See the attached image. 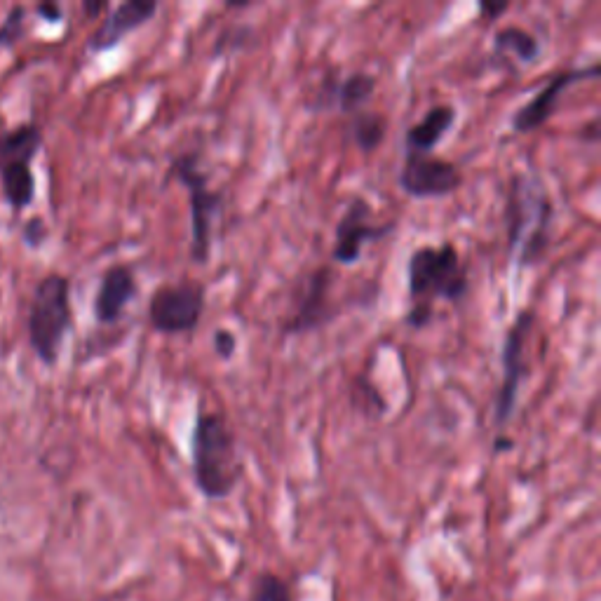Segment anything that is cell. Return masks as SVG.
<instances>
[{
	"label": "cell",
	"instance_id": "cell-1",
	"mask_svg": "<svg viewBox=\"0 0 601 601\" xmlns=\"http://www.w3.org/2000/svg\"><path fill=\"white\" fill-rule=\"evenodd\" d=\"M555 231V202L538 172H515L505 198L508 254L519 268H533L545 259Z\"/></svg>",
	"mask_w": 601,
	"mask_h": 601
},
{
	"label": "cell",
	"instance_id": "cell-2",
	"mask_svg": "<svg viewBox=\"0 0 601 601\" xmlns=\"http://www.w3.org/2000/svg\"><path fill=\"white\" fill-rule=\"evenodd\" d=\"M191 470L207 501H224L245 475L238 440L221 414L200 411L191 432Z\"/></svg>",
	"mask_w": 601,
	"mask_h": 601
},
{
	"label": "cell",
	"instance_id": "cell-3",
	"mask_svg": "<svg viewBox=\"0 0 601 601\" xmlns=\"http://www.w3.org/2000/svg\"><path fill=\"white\" fill-rule=\"evenodd\" d=\"M407 285L411 303H435V299L458 303L470 289L468 268L454 242L440 247H418L407 261Z\"/></svg>",
	"mask_w": 601,
	"mask_h": 601
},
{
	"label": "cell",
	"instance_id": "cell-4",
	"mask_svg": "<svg viewBox=\"0 0 601 601\" xmlns=\"http://www.w3.org/2000/svg\"><path fill=\"white\" fill-rule=\"evenodd\" d=\"M170 174L186 186L191 198V259L207 263L212 259L214 219L224 207V193L209 186V174L200 167V153H181L172 160Z\"/></svg>",
	"mask_w": 601,
	"mask_h": 601
},
{
	"label": "cell",
	"instance_id": "cell-5",
	"mask_svg": "<svg viewBox=\"0 0 601 601\" xmlns=\"http://www.w3.org/2000/svg\"><path fill=\"white\" fill-rule=\"evenodd\" d=\"M69 280L62 275H50L40 282L33 296L29 313V339L40 360L57 362L64 336L71 329V299Z\"/></svg>",
	"mask_w": 601,
	"mask_h": 601
},
{
	"label": "cell",
	"instance_id": "cell-6",
	"mask_svg": "<svg viewBox=\"0 0 601 601\" xmlns=\"http://www.w3.org/2000/svg\"><path fill=\"white\" fill-rule=\"evenodd\" d=\"M205 285L193 280L155 289L148 303V324L165 336L191 334L205 315Z\"/></svg>",
	"mask_w": 601,
	"mask_h": 601
},
{
	"label": "cell",
	"instance_id": "cell-7",
	"mask_svg": "<svg viewBox=\"0 0 601 601\" xmlns=\"http://www.w3.org/2000/svg\"><path fill=\"white\" fill-rule=\"evenodd\" d=\"M533 310H522L515 317V322L510 324V329L505 332V341H503V350H501V362H503V383L498 388V397H496V414H494V423L498 428H505L512 421V414H515L517 400H519V388H522V381L526 376V341H529V334L533 329Z\"/></svg>",
	"mask_w": 601,
	"mask_h": 601
},
{
	"label": "cell",
	"instance_id": "cell-8",
	"mask_svg": "<svg viewBox=\"0 0 601 601\" xmlns=\"http://www.w3.org/2000/svg\"><path fill=\"white\" fill-rule=\"evenodd\" d=\"M463 186V174L451 160L432 153H407L400 172V188L414 200L447 198Z\"/></svg>",
	"mask_w": 601,
	"mask_h": 601
},
{
	"label": "cell",
	"instance_id": "cell-9",
	"mask_svg": "<svg viewBox=\"0 0 601 601\" xmlns=\"http://www.w3.org/2000/svg\"><path fill=\"white\" fill-rule=\"evenodd\" d=\"M374 212L371 205L364 198H353L346 209V214L341 216L336 224V240H334V263L341 266H353L362 259L364 245L367 242H378L388 238L395 231L393 221L388 224H374Z\"/></svg>",
	"mask_w": 601,
	"mask_h": 601
},
{
	"label": "cell",
	"instance_id": "cell-10",
	"mask_svg": "<svg viewBox=\"0 0 601 601\" xmlns=\"http://www.w3.org/2000/svg\"><path fill=\"white\" fill-rule=\"evenodd\" d=\"M334 285V268L332 266H317L313 273L308 275L303 282L299 299L294 303L292 315L287 317L282 334L285 336H296V334H308L322 329L324 324L332 322L334 308L329 292Z\"/></svg>",
	"mask_w": 601,
	"mask_h": 601
},
{
	"label": "cell",
	"instance_id": "cell-11",
	"mask_svg": "<svg viewBox=\"0 0 601 601\" xmlns=\"http://www.w3.org/2000/svg\"><path fill=\"white\" fill-rule=\"evenodd\" d=\"M597 78H599V64L557 71L548 83L540 87L536 97L517 108L515 116L510 120L512 130L517 134L536 132L538 127H543L552 116H555L559 99H562V94L569 90V87H573L576 83H583V80H597Z\"/></svg>",
	"mask_w": 601,
	"mask_h": 601
},
{
	"label": "cell",
	"instance_id": "cell-12",
	"mask_svg": "<svg viewBox=\"0 0 601 601\" xmlns=\"http://www.w3.org/2000/svg\"><path fill=\"white\" fill-rule=\"evenodd\" d=\"M376 90V76L367 71H355L346 78L324 76L322 85L317 87L315 104L317 111H341L353 116L357 111H364Z\"/></svg>",
	"mask_w": 601,
	"mask_h": 601
},
{
	"label": "cell",
	"instance_id": "cell-13",
	"mask_svg": "<svg viewBox=\"0 0 601 601\" xmlns=\"http://www.w3.org/2000/svg\"><path fill=\"white\" fill-rule=\"evenodd\" d=\"M155 12H158V3H155V0H127V3H120L118 8L106 17V22L94 31V36L90 38V50H113V47L123 43L125 36H130L132 31H137L144 24L151 22Z\"/></svg>",
	"mask_w": 601,
	"mask_h": 601
},
{
	"label": "cell",
	"instance_id": "cell-14",
	"mask_svg": "<svg viewBox=\"0 0 601 601\" xmlns=\"http://www.w3.org/2000/svg\"><path fill=\"white\" fill-rule=\"evenodd\" d=\"M137 292V278H134L130 266L108 268L104 278H101L97 299H94V315H97V320L101 324L118 322Z\"/></svg>",
	"mask_w": 601,
	"mask_h": 601
},
{
	"label": "cell",
	"instance_id": "cell-15",
	"mask_svg": "<svg viewBox=\"0 0 601 601\" xmlns=\"http://www.w3.org/2000/svg\"><path fill=\"white\" fill-rule=\"evenodd\" d=\"M456 108L451 104H437L425 113L423 120L411 125L404 137V151L407 153H432L442 144L444 137L456 125Z\"/></svg>",
	"mask_w": 601,
	"mask_h": 601
},
{
	"label": "cell",
	"instance_id": "cell-16",
	"mask_svg": "<svg viewBox=\"0 0 601 601\" xmlns=\"http://www.w3.org/2000/svg\"><path fill=\"white\" fill-rule=\"evenodd\" d=\"M40 141H43V137H40L38 127L33 125H22L17 130L0 134V172L5 167L19 165V162H31Z\"/></svg>",
	"mask_w": 601,
	"mask_h": 601
},
{
	"label": "cell",
	"instance_id": "cell-17",
	"mask_svg": "<svg viewBox=\"0 0 601 601\" xmlns=\"http://www.w3.org/2000/svg\"><path fill=\"white\" fill-rule=\"evenodd\" d=\"M543 52L540 40L522 26H503L494 33V54H515L519 62H536Z\"/></svg>",
	"mask_w": 601,
	"mask_h": 601
},
{
	"label": "cell",
	"instance_id": "cell-18",
	"mask_svg": "<svg viewBox=\"0 0 601 601\" xmlns=\"http://www.w3.org/2000/svg\"><path fill=\"white\" fill-rule=\"evenodd\" d=\"M388 134V120L386 116L376 111H357L350 116V137L353 144L360 148L362 153H374L376 148H381Z\"/></svg>",
	"mask_w": 601,
	"mask_h": 601
},
{
	"label": "cell",
	"instance_id": "cell-19",
	"mask_svg": "<svg viewBox=\"0 0 601 601\" xmlns=\"http://www.w3.org/2000/svg\"><path fill=\"white\" fill-rule=\"evenodd\" d=\"M0 174H3L5 198L10 200V205L15 209H24L29 205L33 200V193H36V184H33L29 162H19V165L5 167Z\"/></svg>",
	"mask_w": 601,
	"mask_h": 601
},
{
	"label": "cell",
	"instance_id": "cell-20",
	"mask_svg": "<svg viewBox=\"0 0 601 601\" xmlns=\"http://www.w3.org/2000/svg\"><path fill=\"white\" fill-rule=\"evenodd\" d=\"M256 45H259V33H256L252 26L233 24L228 26L226 31H221V36L216 38L212 54L214 57H224V54H233V52H247Z\"/></svg>",
	"mask_w": 601,
	"mask_h": 601
},
{
	"label": "cell",
	"instance_id": "cell-21",
	"mask_svg": "<svg viewBox=\"0 0 601 601\" xmlns=\"http://www.w3.org/2000/svg\"><path fill=\"white\" fill-rule=\"evenodd\" d=\"M254 601H292V592L285 580L275 573H259L252 587Z\"/></svg>",
	"mask_w": 601,
	"mask_h": 601
},
{
	"label": "cell",
	"instance_id": "cell-22",
	"mask_svg": "<svg viewBox=\"0 0 601 601\" xmlns=\"http://www.w3.org/2000/svg\"><path fill=\"white\" fill-rule=\"evenodd\" d=\"M432 315H435V308H432L430 303H411L404 322H407V327L411 329H425L432 322Z\"/></svg>",
	"mask_w": 601,
	"mask_h": 601
},
{
	"label": "cell",
	"instance_id": "cell-23",
	"mask_svg": "<svg viewBox=\"0 0 601 601\" xmlns=\"http://www.w3.org/2000/svg\"><path fill=\"white\" fill-rule=\"evenodd\" d=\"M214 350L221 360H231V357L235 355V350H238V339H235V334L228 332V329H216Z\"/></svg>",
	"mask_w": 601,
	"mask_h": 601
},
{
	"label": "cell",
	"instance_id": "cell-24",
	"mask_svg": "<svg viewBox=\"0 0 601 601\" xmlns=\"http://www.w3.org/2000/svg\"><path fill=\"white\" fill-rule=\"evenodd\" d=\"M22 15H24V10L17 8V10H12V15L8 19H5V24L0 26V45L15 43L19 33H22Z\"/></svg>",
	"mask_w": 601,
	"mask_h": 601
},
{
	"label": "cell",
	"instance_id": "cell-25",
	"mask_svg": "<svg viewBox=\"0 0 601 601\" xmlns=\"http://www.w3.org/2000/svg\"><path fill=\"white\" fill-rule=\"evenodd\" d=\"M508 8H510L508 0H498V3H491L489 0V3H479V15L489 19V22H496L503 12H508Z\"/></svg>",
	"mask_w": 601,
	"mask_h": 601
},
{
	"label": "cell",
	"instance_id": "cell-26",
	"mask_svg": "<svg viewBox=\"0 0 601 601\" xmlns=\"http://www.w3.org/2000/svg\"><path fill=\"white\" fill-rule=\"evenodd\" d=\"M38 12L43 17L50 19V22H59V19H62V10H59L57 5H40Z\"/></svg>",
	"mask_w": 601,
	"mask_h": 601
},
{
	"label": "cell",
	"instance_id": "cell-27",
	"mask_svg": "<svg viewBox=\"0 0 601 601\" xmlns=\"http://www.w3.org/2000/svg\"><path fill=\"white\" fill-rule=\"evenodd\" d=\"M512 447H515V444H512L510 440H505V437H498L496 444H494V449L498 451V454H501V451H508V449H512Z\"/></svg>",
	"mask_w": 601,
	"mask_h": 601
},
{
	"label": "cell",
	"instance_id": "cell-28",
	"mask_svg": "<svg viewBox=\"0 0 601 601\" xmlns=\"http://www.w3.org/2000/svg\"><path fill=\"white\" fill-rule=\"evenodd\" d=\"M104 8H106V5H101V3L99 5H85V10L90 12V15H97V12L104 10Z\"/></svg>",
	"mask_w": 601,
	"mask_h": 601
}]
</instances>
